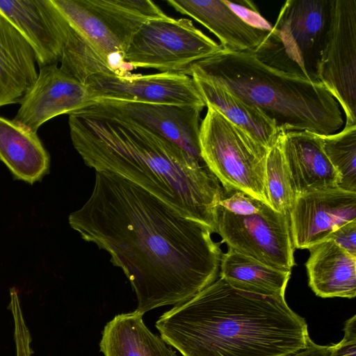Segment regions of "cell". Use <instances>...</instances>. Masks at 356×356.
I'll return each instance as SVG.
<instances>
[{"instance_id": "obj_30", "label": "cell", "mask_w": 356, "mask_h": 356, "mask_svg": "<svg viewBox=\"0 0 356 356\" xmlns=\"http://www.w3.org/2000/svg\"><path fill=\"white\" fill-rule=\"evenodd\" d=\"M332 346L315 343L311 339L306 347L286 356H331Z\"/></svg>"}, {"instance_id": "obj_29", "label": "cell", "mask_w": 356, "mask_h": 356, "mask_svg": "<svg viewBox=\"0 0 356 356\" xmlns=\"http://www.w3.org/2000/svg\"><path fill=\"white\" fill-rule=\"evenodd\" d=\"M327 239L356 256V220L346 222L332 232Z\"/></svg>"}, {"instance_id": "obj_11", "label": "cell", "mask_w": 356, "mask_h": 356, "mask_svg": "<svg viewBox=\"0 0 356 356\" xmlns=\"http://www.w3.org/2000/svg\"><path fill=\"white\" fill-rule=\"evenodd\" d=\"M203 108V106L102 99L75 112L86 116L132 120L164 137L204 163L199 144L200 113Z\"/></svg>"}, {"instance_id": "obj_19", "label": "cell", "mask_w": 356, "mask_h": 356, "mask_svg": "<svg viewBox=\"0 0 356 356\" xmlns=\"http://www.w3.org/2000/svg\"><path fill=\"white\" fill-rule=\"evenodd\" d=\"M36 62L31 45L0 15V107L20 104L38 78Z\"/></svg>"}, {"instance_id": "obj_25", "label": "cell", "mask_w": 356, "mask_h": 356, "mask_svg": "<svg viewBox=\"0 0 356 356\" xmlns=\"http://www.w3.org/2000/svg\"><path fill=\"white\" fill-rule=\"evenodd\" d=\"M265 185L270 206L289 216L296 199L290 173L281 148L280 136L268 149L265 166Z\"/></svg>"}, {"instance_id": "obj_27", "label": "cell", "mask_w": 356, "mask_h": 356, "mask_svg": "<svg viewBox=\"0 0 356 356\" xmlns=\"http://www.w3.org/2000/svg\"><path fill=\"white\" fill-rule=\"evenodd\" d=\"M228 6L248 23L266 31L271 25L261 15L257 7L250 1H225Z\"/></svg>"}, {"instance_id": "obj_12", "label": "cell", "mask_w": 356, "mask_h": 356, "mask_svg": "<svg viewBox=\"0 0 356 356\" xmlns=\"http://www.w3.org/2000/svg\"><path fill=\"white\" fill-rule=\"evenodd\" d=\"M94 99L181 106H206L193 79L180 73L95 74L83 82Z\"/></svg>"}, {"instance_id": "obj_2", "label": "cell", "mask_w": 356, "mask_h": 356, "mask_svg": "<svg viewBox=\"0 0 356 356\" xmlns=\"http://www.w3.org/2000/svg\"><path fill=\"white\" fill-rule=\"evenodd\" d=\"M68 123L72 143L87 166L138 185L214 232L224 191L204 163L130 120L74 112Z\"/></svg>"}, {"instance_id": "obj_8", "label": "cell", "mask_w": 356, "mask_h": 356, "mask_svg": "<svg viewBox=\"0 0 356 356\" xmlns=\"http://www.w3.org/2000/svg\"><path fill=\"white\" fill-rule=\"evenodd\" d=\"M222 49L186 18L168 15L145 21L124 55L130 67L186 74L195 63Z\"/></svg>"}, {"instance_id": "obj_4", "label": "cell", "mask_w": 356, "mask_h": 356, "mask_svg": "<svg viewBox=\"0 0 356 356\" xmlns=\"http://www.w3.org/2000/svg\"><path fill=\"white\" fill-rule=\"evenodd\" d=\"M211 81L273 120L280 132L329 135L343 120L340 106L319 82L270 67L249 51L222 49L186 72Z\"/></svg>"}, {"instance_id": "obj_6", "label": "cell", "mask_w": 356, "mask_h": 356, "mask_svg": "<svg viewBox=\"0 0 356 356\" xmlns=\"http://www.w3.org/2000/svg\"><path fill=\"white\" fill-rule=\"evenodd\" d=\"M206 106L199 134L204 163L225 191H242L269 204L265 185L268 149L216 108Z\"/></svg>"}, {"instance_id": "obj_26", "label": "cell", "mask_w": 356, "mask_h": 356, "mask_svg": "<svg viewBox=\"0 0 356 356\" xmlns=\"http://www.w3.org/2000/svg\"><path fill=\"white\" fill-rule=\"evenodd\" d=\"M9 309L12 313L14 324V341L16 356H31V336L25 322L18 291L15 288L10 290Z\"/></svg>"}, {"instance_id": "obj_13", "label": "cell", "mask_w": 356, "mask_h": 356, "mask_svg": "<svg viewBox=\"0 0 356 356\" xmlns=\"http://www.w3.org/2000/svg\"><path fill=\"white\" fill-rule=\"evenodd\" d=\"M294 248L310 249L356 220V193L334 188L298 195L289 213Z\"/></svg>"}, {"instance_id": "obj_16", "label": "cell", "mask_w": 356, "mask_h": 356, "mask_svg": "<svg viewBox=\"0 0 356 356\" xmlns=\"http://www.w3.org/2000/svg\"><path fill=\"white\" fill-rule=\"evenodd\" d=\"M280 141L296 197L339 187L340 176L323 150L321 135L308 131H282Z\"/></svg>"}, {"instance_id": "obj_10", "label": "cell", "mask_w": 356, "mask_h": 356, "mask_svg": "<svg viewBox=\"0 0 356 356\" xmlns=\"http://www.w3.org/2000/svg\"><path fill=\"white\" fill-rule=\"evenodd\" d=\"M316 77L343 111L345 126L356 124V0H330Z\"/></svg>"}, {"instance_id": "obj_18", "label": "cell", "mask_w": 356, "mask_h": 356, "mask_svg": "<svg viewBox=\"0 0 356 356\" xmlns=\"http://www.w3.org/2000/svg\"><path fill=\"white\" fill-rule=\"evenodd\" d=\"M305 266L309 287L321 298H353L356 296V256L332 240L309 249Z\"/></svg>"}, {"instance_id": "obj_15", "label": "cell", "mask_w": 356, "mask_h": 356, "mask_svg": "<svg viewBox=\"0 0 356 356\" xmlns=\"http://www.w3.org/2000/svg\"><path fill=\"white\" fill-rule=\"evenodd\" d=\"M0 15L31 45L40 68L60 61L70 26L51 0L0 1Z\"/></svg>"}, {"instance_id": "obj_14", "label": "cell", "mask_w": 356, "mask_h": 356, "mask_svg": "<svg viewBox=\"0 0 356 356\" xmlns=\"http://www.w3.org/2000/svg\"><path fill=\"white\" fill-rule=\"evenodd\" d=\"M88 87L56 65L40 68L38 78L20 102L13 120L37 133L59 115L70 114L94 103Z\"/></svg>"}, {"instance_id": "obj_17", "label": "cell", "mask_w": 356, "mask_h": 356, "mask_svg": "<svg viewBox=\"0 0 356 356\" xmlns=\"http://www.w3.org/2000/svg\"><path fill=\"white\" fill-rule=\"evenodd\" d=\"M166 3L205 26L225 49L254 52L268 31L245 22L225 0H167Z\"/></svg>"}, {"instance_id": "obj_1", "label": "cell", "mask_w": 356, "mask_h": 356, "mask_svg": "<svg viewBox=\"0 0 356 356\" xmlns=\"http://www.w3.org/2000/svg\"><path fill=\"white\" fill-rule=\"evenodd\" d=\"M68 220L122 269L142 315L184 302L218 278L222 253L213 231L115 174L95 172L90 196Z\"/></svg>"}, {"instance_id": "obj_7", "label": "cell", "mask_w": 356, "mask_h": 356, "mask_svg": "<svg viewBox=\"0 0 356 356\" xmlns=\"http://www.w3.org/2000/svg\"><path fill=\"white\" fill-rule=\"evenodd\" d=\"M51 1L108 67L112 60L124 58L131 39L145 21L167 15L149 0Z\"/></svg>"}, {"instance_id": "obj_22", "label": "cell", "mask_w": 356, "mask_h": 356, "mask_svg": "<svg viewBox=\"0 0 356 356\" xmlns=\"http://www.w3.org/2000/svg\"><path fill=\"white\" fill-rule=\"evenodd\" d=\"M104 356H177L145 325L136 311L115 316L104 327L99 343Z\"/></svg>"}, {"instance_id": "obj_28", "label": "cell", "mask_w": 356, "mask_h": 356, "mask_svg": "<svg viewBox=\"0 0 356 356\" xmlns=\"http://www.w3.org/2000/svg\"><path fill=\"white\" fill-rule=\"evenodd\" d=\"M343 331L341 341L332 345L331 356H356V315L345 322Z\"/></svg>"}, {"instance_id": "obj_23", "label": "cell", "mask_w": 356, "mask_h": 356, "mask_svg": "<svg viewBox=\"0 0 356 356\" xmlns=\"http://www.w3.org/2000/svg\"><path fill=\"white\" fill-rule=\"evenodd\" d=\"M291 271L275 268L231 248L222 254L220 264V277L230 284L277 297H284Z\"/></svg>"}, {"instance_id": "obj_5", "label": "cell", "mask_w": 356, "mask_h": 356, "mask_svg": "<svg viewBox=\"0 0 356 356\" xmlns=\"http://www.w3.org/2000/svg\"><path fill=\"white\" fill-rule=\"evenodd\" d=\"M330 0H288L253 53L280 71L318 81L316 67L328 30Z\"/></svg>"}, {"instance_id": "obj_21", "label": "cell", "mask_w": 356, "mask_h": 356, "mask_svg": "<svg viewBox=\"0 0 356 356\" xmlns=\"http://www.w3.org/2000/svg\"><path fill=\"white\" fill-rule=\"evenodd\" d=\"M191 77L206 106L216 108L266 148L276 143L281 132L275 122L259 108L243 102L218 83L196 76Z\"/></svg>"}, {"instance_id": "obj_3", "label": "cell", "mask_w": 356, "mask_h": 356, "mask_svg": "<svg viewBox=\"0 0 356 356\" xmlns=\"http://www.w3.org/2000/svg\"><path fill=\"white\" fill-rule=\"evenodd\" d=\"M183 356H286L310 340L305 320L284 297L258 293L219 276L156 323Z\"/></svg>"}, {"instance_id": "obj_20", "label": "cell", "mask_w": 356, "mask_h": 356, "mask_svg": "<svg viewBox=\"0 0 356 356\" xmlns=\"http://www.w3.org/2000/svg\"><path fill=\"white\" fill-rule=\"evenodd\" d=\"M0 160L17 179L29 184L49 170V155L37 133L0 116Z\"/></svg>"}, {"instance_id": "obj_24", "label": "cell", "mask_w": 356, "mask_h": 356, "mask_svg": "<svg viewBox=\"0 0 356 356\" xmlns=\"http://www.w3.org/2000/svg\"><path fill=\"white\" fill-rule=\"evenodd\" d=\"M321 137L323 150L340 176L339 188L356 193V124Z\"/></svg>"}, {"instance_id": "obj_9", "label": "cell", "mask_w": 356, "mask_h": 356, "mask_svg": "<svg viewBox=\"0 0 356 356\" xmlns=\"http://www.w3.org/2000/svg\"><path fill=\"white\" fill-rule=\"evenodd\" d=\"M214 232L229 248L266 264L286 270L295 265L289 216L266 203L245 214H234L217 205Z\"/></svg>"}]
</instances>
